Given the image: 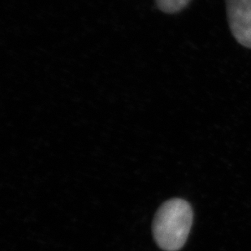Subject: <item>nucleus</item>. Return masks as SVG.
Returning <instances> with one entry per match:
<instances>
[{"instance_id": "f257e3e1", "label": "nucleus", "mask_w": 251, "mask_h": 251, "mask_svg": "<svg viewBox=\"0 0 251 251\" xmlns=\"http://www.w3.org/2000/svg\"><path fill=\"white\" fill-rule=\"evenodd\" d=\"M192 223L190 204L184 199H170L159 207L154 217V240L164 251H179L187 241Z\"/></svg>"}, {"instance_id": "f03ea898", "label": "nucleus", "mask_w": 251, "mask_h": 251, "mask_svg": "<svg viewBox=\"0 0 251 251\" xmlns=\"http://www.w3.org/2000/svg\"><path fill=\"white\" fill-rule=\"evenodd\" d=\"M230 28L236 40L251 48V0H227Z\"/></svg>"}, {"instance_id": "7ed1b4c3", "label": "nucleus", "mask_w": 251, "mask_h": 251, "mask_svg": "<svg viewBox=\"0 0 251 251\" xmlns=\"http://www.w3.org/2000/svg\"><path fill=\"white\" fill-rule=\"evenodd\" d=\"M191 0H156L159 9L166 13H176L184 9Z\"/></svg>"}]
</instances>
